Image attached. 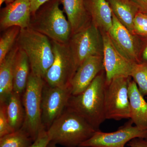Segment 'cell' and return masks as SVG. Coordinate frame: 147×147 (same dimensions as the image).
Here are the masks:
<instances>
[{
    "label": "cell",
    "instance_id": "cell-1",
    "mask_svg": "<svg viewBox=\"0 0 147 147\" xmlns=\"http://www.w3.org/2000/svg\"><path fill=\"white\" fill-rule=\"evenodd\" d=\"M105 74H98L88 87L81 93L71 95L66 108L82 117L96 130L106 119L105 110Z\"/></svg>",
    "mask_w": 147,
    "mask_h": 147
},
{
    "label": "cell",
    "instance_id": "cell-22",
    "mask_svg": "<svg viewBox=\"0 0 147 147\" xmlns=\"http://www.w3.org/2000/svg\"><path fill=\"white\" fill-rule=\"evenodd\" d=\"M21 29L19 26H13L1 32L0 37V63L16 44Z\"/></svg>",
    "mask_w": 147,
    "mask_h": 147
},
{
    "label": "cell",
    "instance_id": "cell-25",
    "mask_svg": "<svg viewBox=\"0 0 147 147\" xmlns=\"http://www.w3.org/2000/svg\"><path fill=\"white\" fill-rule=\"evenodd\" d=\"M134 34L140 37H147V14L139 11L133 21Z\"/></svg>",
    "mask_w": 147,
    "mask_h": 147
},
{
    "label": "cell",
    "instance_id": "cell-13",
    "mask_svg": "<svg viewBox=\"0 0 147 147\" xmlns=\"http://www.w3.org/2000/svg\"><path fill=\"white\" fill-rule=\"evenodd\" d=\"M32 16L30 0H15L1 8V32L13 26L21 29L29 28Z\"/></svg>",
    "mask_w": 147,
    "mask_h": 147
},
{
    "label": "cell",
    "instance_id": "cell-26",
    "mask_svg": "<svg viewBox=\"0 0 147 147\" xmlns=\"http://www.w3.org/2000/svg\"><path fill=\"white\" fill-rule=\"evenodd\" d=\"M9 121L5 103H0V137L14 132Z\"/></svg>",
    "mask_w": 147,
    "mask_h": 147
},
{
    "label": "cell",
    "instance_id": "cell-31",
    "mask_svg": "<svg viewBox=\"0 0 147 147\" xmlns=\"http://www.w3.org/2000/svg\"><path fill=\"white\" fill-rule=\"evenodd\" d=\"M141 38L143 40V49L141 55L142 61L147 62V37Z\"/></svg>",
    "mask_w": 147,
    "mask_h": 147
},
{
    "label": "cell",
    "instance_id": "cell-8",
    "mask_svg": "<svg viewBox=\"0 0 147 147\" xmlns=\"http://www.w3.org/2000/svg\"><path fill=\"white\" fill-rule=\"evenodd\" d=\"M130 77H117L105 83V110L106 119H130L128 84Z\"/></svg>",
    "mask_w": 147,
    "mask_h": 147
},
{
    "label": "cell",
    "instance_id": "cell-6",
    "mask_svg": "<svg viewBox=\"0 0 147 147\" xmlns=\"http://www.w3.org/2000/svg\"><path fill=\"white\" fill-rule=\"evenodd\" d=\"M51 41L54 60L43 80L50 86L70 88L71 80L77 68L68 43Z\"/></svg>",
    "mask_w": 147,
    "mask_h": 147
},
{
    "label": "cell",
    "instance_id": "cell-30",
    "mask_svg": "<svg viewBox=\"0 0 147 147\" xmlns=\"http://www.w3.org/2000/svg\"><path fill=\"white\" fill-rule=\"evenodd\" d=\"M137 3L140 12L147 14V0H133Z\"/></svg>",
    "mask_w": 147,
    "mask_h": 147
},
{
    "label": "cell",
    "instance_id": "cell-2",
    "mask_svg": "<svg viewBox=\"0 0 147 147\" xmlns=\"http://www.w3.org/2000/svg\"><path fill=\"white\" fill-rule=\"evenodd\" d=\"M61 0H49L32 14L29 28L51 40L68 43L72 34L71 25L60 7Z\"/></svg>",
    "mask_w": 147,
    "mask_h": 147
},
{
    "label": "cell",
    "instance_id": "cell-29",
    "mask_svg": "<svg viewBox=\"0 0 147 147\" xmlns=\"http://www.w3.org/2000/svg\"><path fill=\"white\" fill-rule=\"evenodd\" d=\"M32 14H33L37 9L49 0H30Z\"/></svg>",
    "mask_w": 147,
    "mask_h": 147
},
{
    "label": "cell",
    "instance_id": "cell-11",
    "mask_svg": "<svg viewBox=\"0 0 147 147\" xmlns=\"http://www.w3.org/2000/svg\"><path fill=\"white\" fill-rule=\"evenodd\" d=\"M103 42V63L106 84L117 77H130L135 63L120 52L108 32L102 31Z\"/></svg>",
    "mask_w": 147,
    "mask_h": 147
},
{
    "label": "cell",
    "instance_id": "cell-5",
    "mask_svg": "<svg viewBox=\"0 0 147 147\" xmlns=\"http://www.w3.org/2000/svg\"><path fill=\"white\" fill-rule=\"evenodd\" d=\"M44 84L42 77L30 72L23 94L25 119L22 128L33 142L40 129L45 127L42 124L41 111V97Z\"/></svg>",
    "mask_w": 147,
    "mask_h": 147
},
{
    "label": "cell",
    "instance_id": "cell-10",
    "mask_svg": "<svg viewBox=\"0 0 147 147\" xmlns=\"http://www.w3.org/2000/svg\"><path fill=\"white\" fill-rule=\"evenodd\" d=\"M71 95L70 88L50 86L45 82L41 111L42 124L46 129L63 113Z\"/></svg>",
    "mask_w": 147,
    "mask_h": 147
},
{
    "label": "cell",
    "instance_id": "cell-24",
    "mask_svg": "<svg viewBox=\"0 0 147 147\" xmlns=\"http://www.w3.org/2000/svg\"><path fill=\"white\" fill-rule=\"evenodd\" d=\"M130 77L137 84L143 96L147 95V62L135 63Z\"/></svg>",
    "mask_w": 147,
    "mask_h": 147
},
{
    "label": "cell",
    "instance_id": "cell-14",
    "mask_svg": "<svg viewBox=\"0 0 147 147\" xmlns=\"http://www.w3.org/2000/svg\"><path fill=\"white\" fill-rule=\"evenodd\" d=\"M104 70L103 56H94L87 58L76 70L70 84L72 95L85 90L98 74Z\"/></svg>",
    "mask_w": 147,
    "mask_h": 147
},
{
    "label": "cell",
    "instance_id": "cell-27",
    "mask_svg": "<svg viewBox=\"0 0 147 147\" xmlns=\"http://www.w3.org/2000/svg\"><path fill=\"white\" fill-rule=\"evenodd\" d=\"M50 142L47 129L44 127L40 129L35 140L28 147H47Z\"/></svg>",
    "mask_w": 147,
    "mask_h": 147
},
{
    "label": "cell",
    "instance_id": "cell-16",
    "mask_svg": "<svg viewBox=\"0 0 147 147\" xmlns=\"http://www.w3.org/2000/svg\"><path fill=\"white\" fill-rule=\"evenodd\" d=\"M63 11L71 25L72 34L92 23L85 0H61Z\"/></svg>",
    "mask_w": 147,
    "mask_h": 147
},
{
    "label": "cell",
    "instance_id": "cell-32",
    "mask_svg": "<svg viewBox=\"0 0 147 147\" xmlns=\"http://www.w3.org/2000/svg\"><path fill=\"white\" fill-rule=\"evenodd\" d=\"M15 0H0V6L1 7L3 3H5L6 5L13 3Z\"/></svg>",
    "mask_w": 147,
    "mask_h": 147
},
{
    "label": "cell",
    "instance_id": "cell-18",
    "mask_svg": "<svg viewBox=\"0 0 147 147\" xmlns=\"http://www.w3.org/2000/svg\"><path fill=\"white\" fill-rule=\"evenodd\" d=\"M18 49L16 43L0 63V103H5L13 91V65Z\"/></svg>",
    "mask_w": 147,
    "mask_h": 147
},
{
    "label": "cell",
    "instance_id": "cell-20",
    "mask_svg": "<svg viewBox=\"0 0 147 147\" xmlns=\"http://www.w3.org/2000/svg\"><path fill=\"white\" fill-rule=\"evenodd\" d=\"M31 72L30 65L26 53L19 48L13 65V91L23 94Z\"/></svg>",
    "mask_w": 147,
    "mask_h": 147
},
{
    "label": "cell",
    "instance_id": "cell-12",
    "mask_svg": "<svg viewBox=\"0 0 147 147\" xmlns=\"http://www.w3.org/2000/svg\"><path fill=\"white\" fill-rule=\"evenodd\" d=\"M115 47L127 59L134 63L142 62L143 40L133 34L118 20L113 13V26L108 32Z\"/></svg>",
    "mask_w": 147,
    "mask_h": 147
},
{
    "label": "cell",
    "instance_id": "cell-9",
    "mask_svg": "<svg viewBox=\"0 0 147 147\" xmlns=\"http://www.w3.org/2000/svg\"><path fill=\"white\" fill-rule=\"evenodd\" d=\"M130 119L117 131L111 132L97 130L90 139L79 147H125V145L134 138L147 139V129H141L133 125Z\"/></svg>",
    "mask_w": 147,
    "mask_h": 147
},
{
    "label": "cell",
    "instance_id": "cell-28",
    "mask_svg": "<svg viewBox=\"0 0 147 147\" xmlns=\"http://www.w3.org/2000/svg\"><path fill=\"white\" fill-rule=\"evenodd\" d=\"M127 145L129 147H147V139L140 137L134 138Z\"/></svg>",
    "mask_w": 147,
    "mask_h": 147
},
{
    "label": "cell",
    "instance_id": "cell-19",
    "mask_svg": "<svg viewBox=\"0 0 147 147\" xmlns=\"http://www.w3.org/2000/svg\"><path fill=\"white\" fill-rule=\"evenodd\" d=\"M112 12L130 32L134 34L133 21L140 10L133 0H107Z\"/></svg>",
    "mask_w": 147,
    "mask_h": 147
},
{
    "label": "cell",
    "instance_id": "cell-3",
    "mask_svg": "<svg viewBox=\"0 0 147 147\" xmlns=\"http://www.w3.org/2000/svg\"><path fill=\"white\" fill-rule=\"evenodd\" d=\"M47 130L51 143L67 147L80 146L97 131L82 117L66 108Z\"/></svg>",
    "mask_w": 147,
    "mask_h": 147
},
{
    "label": "cell",
    "instance_id": "cell-21",
    "mask_svg": "<svg viewBox=\"0 0 147 147\" xmlns=\"http://www.w3.org/2000/svg\"><path fill=\"white\" fill-rule=\"evenodd\" d=\"M21 96L13 91L5 102L7 118L15 131L22 127L25 119V111Z\"/></svg>",
    "mask_w": 147,
    "mask_h": 147
},
{
    "label": "cell",
    "instance_id": "cell-17",
    "mask_svg": "<svg viewBox=\"0 0 147 147\" xmlns=\"http://www.w3.org/2000/svg\"><path fill=\"white\" fill-rule=\"evenodd\" d=\"M91 22L100 31L108 32L113 26V12L107 0H85Z\"/></svg>",
    "mask_w": 147,
    "mask_h": 147
},
{
    "label": "cell",
    "instance_id": "cell-7",
    "mask_svg": "<svg viewBox=\"0 0 147 147\" xmlns=\"http://www.w3.org/2000/svg\"><path fill=\"white\" fill-rule=\"evenodd\" d=\"M68 44L77 69L87 58L103 56L102 33L92 23L71 35Z\"/></svg>",
    "mask_w": 147,
    "mask_h": 147
},
{
    "label": "cell",
    "instance_id": "cell-33",
    "mask_svg": "<svg viewBox=\"0 0 147 147\" xmlns=\"http://www.w3.org/2000/svg\"><path fill=\"white\" fill-rule=\"evenodd\" d=\"M47 147H59L57 146V145L53 143H51L50 142V144L48 145Z\"/></svg>",
    "mask_w": 147,
    "mask_h": 147
},
{
    "label": "cell",
    "instance_id": "cell-4",
    "mask_svg": "<svg viewBox=\"0 0 147 147\" xmlns=\"http://www.w3.org/2000/svg\"><path fill=\"white\" fill-rule=\"evenodd\" d=\"M16 43L28 56L31 72L43 79L54 60L51 40L28 28L21 29Z\"/></svg>",
    "mask_w": 147,
    "mask_h": 147
},
{
    "label": "cell",
    "instance_id": "cell-23",
    "mask_svg": "<svg viewBox=\"0 0 147 147\" xmlns=\"http://www.w3.org/2000/svg\"><path fill=\"white\" fill-rule=\"evenodd\" d=\"M33 142L21 127L10 134L0 137V147H28Z\"/></svg>",
    "mask_w": 147,
    "mask_h": 147
},
{
    "label": "cell",
    "instance_id": "cell-15",
    "mask_svg": "<svg viewBox=\"0 0 147 147\" xmlns=\"http://www.w3.org/2000/svg\"><path fill=\"white\" fill-rule=\"evenodd\" d=\"M128 97L130 119L140 129H147V102L139 91L137 84L130 78L128 84Z\"/></svg>",
    "mask_w": 147,
    "mask_h": 147
}]
</instances>
